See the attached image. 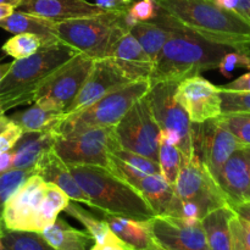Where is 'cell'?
Instances as JSON below:
<instances>
[{
  "label": "cell",
  "instance_id": "obj_1",
  "mask_svg": "<svg viewBox=\"0 0 250 250\" xmlns=\"http://www.w3.org/2000/svg\"><path fill=\"white\" fill-rule=\"evenodd\" d=\"M156 2L178 26L207 41L239 51L250 45V24L214 0H156Z\"/></svg>",
  "mask_w": 250,
  "mask_h": 250
},
{
  "label": "cell",
  "instance_id": "obj_2",
  "mask_svg": "<svg viewBox=\"0 0 250 250\" xmlns=\"http://www.w3.org/2000/svg\"><path fill=\"white\" fill-rule=\"evenodd\" d=\"M73 178L89 200V208L100 214L150 220L155 216L143 195L131 183L117 177L107 167L68 165Z\"/></svg>",
  "mask_w": 250,
  "mask_h": 250
},
{
  "label": "cell",
  "instance_id": "obj_3",
  "mask_svg": "<svg viewBox=\"0 0 250 250\" xmlns=\"http://www.w3.org/2000/svg\"><path fill=\"white\" fill-rule=\"evenodd\" d=\"M231 50L234 49L207 41L175 22L172 34L156 59L149 81L180 83L185 78L217 68L222 58Z\"/></svg>",
  "mask_w": 250,
  "mask_h": 250
},
{
  "label": "cell",
  "instance_id": "obj_4",
  "mask_svg": "<svg viewBox=\"0 0 250 250\" xmlns=\"http://www.w3.org/2000/svg\"><path fill=\"white\" fill-rule=\"evenodd\" d=\"M77 51L61 42L42 46L33 55L10 62L0 82V111L34 103L51 75Z\"/></svg>",
  "mask_w": 250,
  "mask_h": 250
},
{
  "label": "cell",
  "instance_id": "obj_5",
  "mask_svg": "<svg viewBox=\"0 0 250 250\" xmlns=\"http://www.w3.org/2000/svg\"><path fill=\"white\" fill-rule=\"evenodd\" d=\"M70 200L58 186L33 173L5 204L2 226L5 231L42 232L54 224Z\"/></svg>",
  "mask_w": 250,
  "mask_h": 250
},
{
  "label": "cell",
  "instance_id": "obj_6",
  "mask_svg": "<svg viewBox=\"0 0 250 250\" xmlns=\"http://www.w3.org/2000/svg\"><path fill=\"white\" fill-rule=\"evenodd\" d=\"M134 24L127 10L104 11L56 23L58 41L93 60L110 58L115 45Z\"/></svg>",
  "mask_w": 250,
  "mask_h": 250
},
{
  "label": "cell",
  "instance_id": "obj_7",
  "mask_svg": "<svg viewBox=\"0 0 250 250\" xmlns=\"http://www.w3.org/2000/svg\"><path fill=\"white\" fill-rule=\"evenodd\" d=\"M150 85L148 80L134 81L103 95L83 109L67 114L59 126V136L98 127L116 126L132 105L149 92Z\"/></svg>",
  "mask_w": 250,
  "mask_h": 250
},
{
  "label": "cell",
  "instance_id": "obj_8",
  "mask_svg": "<svg viewBox=\"0 0 250 250\" xmlns=\"http://www.w3.org/2000/svg\"><path fill=\"white\" fill-rule=\"evenodd\" d=\"M150 84L146 97L160 127V137L177 146L185 159L193 158L195 155L193 124L176 99L178 82L161 81Z\"/></svg>",
  "mask_w": 250,
  "mask_h": 250
},
{
  "label": "cell",
  "instance_id": "obj_9",
  "mask_svg": "<svg viewBox=\"0 0 250 250\" xmlns=\"http://www.w3.org/2000/svg\"><path fill=\"white\" fill-rule=\"evenodd\" d=\"M121 148L115 126L98 127L59 136L54 150L67 165H94L107 167L109 155Z\"/></svg>",
  "mask_w": 250,
  "mask_h": 250
},
{
  "label": "cell",
  "instance_id": "obj_10",
  "mask_svg": "<svg viewBox=\"0 0 250 250\" xmlns=\"http://www.w3.org/2000/svg\"><path fill=\"white\" fill-rule=\"evenodd\" d=\"M173 189L177 199L195 205L203 217L217 208L229 205L219 183L197 155L183 160Z\"/></svg>",
  "mask_w": 250,
  "mask_h": 250
},
{
  "label": "cell",
  "instance_id": "obj_11",
  "mask_svg": "<svg viewBox=\"0 0 250 250\" xmlns=\"http://www.w3.org/2000/svg\"><path fill=\"white\" fill-rule=\"evenodd\" d=\"M93 65V59L77 53L49 77L34 103L45 109L67 114Z\"/></svg>",
  "mask_w": 250,
  "mask_h": 250
},
{
  "label": "cell",
  "instance_id": "obj_12",
  "mask_svg": "<svg viewBox=\"0 0 250 250\" xmlns=\"http://www.w3.org/2000/svg\"><path fill=\"white\" fill-rule=\"evenodd\" d=\"M121 148L158 161L160 127L146 97L137 100L115 126Z\"/></svg>",
  "mask_w": 250,
  "mask_h": 250
},
{
  "label": "cell",
  "instance_id": "obj_13",
  "mask_svg": "<svg viewBox=\"0 0 250 250\" xmlns=\"http://www.w3.org/2000/svg\"><path fill=\"white\" fill-rule=\"evenodd\" d=\"M195 155L217 180L225 163L242 144L219 117L193 124ZM217 182V181H216Z\"/></svg>",
  "mask_w": 250,
  "mask_h": 250
},
{
  "label": "cell",
  "instance_id": "obj_14",
  "mask_svg": "<svg viewBox=\"0 0 250 250\" xmlns=\"http://www.w3.org/2000/svg\"><path fill=\"white\" fill-rule=\"evenodd\" d=\"M149 226L154 242L166 250H209L202 221L155 215Z\"/></svg>",
  "mask_w": 250,
  "mask_h": 250
},
{
  "label": "cell",
  "instance_id": "obj_15",
  "mask_svg": "<svg viewBox=\"0 0 250 250\" xmlns=\"http://www.w3.org/2000/svg\"><path fill=\"white\" fill-rule=\"evenodd\" d=\"M176 99L194 125L216 119L222 114L219 85L200 75L181 81L176 90Z\"/></svg>",
  "mask_w": 250,
  "mask_h": 250
},
{
  "label": "cell",
  "instance_id": "obj_16",
  "mask_svg": "<svg viewBox=\"0 0 250 250\" xmlns=\"http://www.w3.org/2000/svg\"><path fill=\"white\" fill-rule=\"evenodd\" d=\"M131 82L134 81H132L111 58L94 60V65L75 100L68 107L67 114L83 109L103 95Z\"/></svg>",
  "mask_w": 250,
  "mask_h": 250
},
{
  "label": "cell",
  "instance_id": "obj_17",
  "mask_svg": "<svg viewBox=\"0 0 250 250\" xmlns=\"http://www.w3.org/2000/svg\"><path fill=\"white\" fill-rule=\"evenodd\" d=\"M216 181L229 207L250 202L249 146H242L229 156Z\"/></svg>",
  "mask_w": 250,
  "mask_h": 250
},
{
  "label": "cell",
  "instance_id": "obj_18",
  "mask_svg": "<svg viewBox=\"0 0 250 250\" xmlns=\"http://www.w3.org/2000/svg\"><path fill=\"white\" fill-rule=\"evenodd\" d=\"M19 9L54 22L93 16L105 11L88 0H23Z\"/></svg>",
  "mask_w": 250,
  "mask_h": 250
},
{
  "label": "cell",
  "instance_id": "obj_19",
  "mask_svg": "<svg viewBox=\"0 0 250 250\" xmlns=\"http://www.w3.org/2000/svg\"><path fill=\"white\" fill-rule=\"evenodd\" d=\"M110 58L132 81L150 80L154 61L129 32L115 45Z\"/></svg>",
  "mask_w": 250,
  "mask_h": 250
},
{
  "label": "cell",
  "instance_id": "obj_20",
  "mask_svg": "<svg viewBox=\"0 0 250 250\" xmlns=\"http://www.w3.org/2000/svg\"><path fill=\"white\" fill-rule=\"evenodd\" d=\"M59 133L56 129L44 132H24L19 139L12 153V168L34 170L44 154L54 148Z\"/></svg>",
  "mask_w": 250,
  "mask_h": 250
},
{
  "label": "cell",
  "instance_id": "obj_21",
  "mask_svg": "<svg viewBox=\"0 0 250 250\" xmlns=\"http://www.w3.org/2000/svg\"><path fill=\"white\" fill-rule=\"evenodd\" d=\"M34 171L44 181L58 186L60 189H62L70 197L71 200L83 203V204L89 207V200H88L87 195L83 193L80 186L77 185L67 164L61 160L60 156L55 153L54 148L50 149L46 154H44L43 158L39 160V163L34 167Z\"/></svg>",
  "mask_w": 250,
  "mask_h": 250
},
{
  "label": "cell",
  "instance_id": "obj_22",
  "mask_svg": "<svg viewBox=\"0 0 250 250\" xmlns=\"http://www.w3.org/2000/svg\"><path fill=\"white\" fill-rule=\"evenodd\" d=\"M173 27V20L160 9L156 19L153 21L137 22L129 28V33L138 41L144 51L155 63L164 45L172 34Z\"/></svg>",
  "mask_w": 250,
  "mask_h": 250
},
{
  "label": "cell",
  "instance_id": "obj_23",
  "mask_svg": "<svg viewBox=\"0 0 250 250\" xmlns=\"http://www.w3.org/2000/svg\"><path fill=\"white\" fill-rule=\"evenodd\" d=\"M56 23L58 22L50 21L37 15L15 10L10 16L0 20V28L12 34H36L43 42V46H45L59 42L56 37Z\"/></svg>",
  "mask_w": 250,
  "mask_h": 250
},
{
  "label": "cell",
  "instance_id": "obj_24",
  "mask_svg": "<svg viewBox=\"0 0 250 250\" xmlns=\"http://www.w3.org/2000/svg\"><path fill=\"white\" fill-rule=\"evenodd\" d=\"M107 168L126 182H131L134 178L160 173L158 161L124 148L116 149L110 154Z\"/></svg>",
  "mask_w": 250,
  "mask_h": 250
},
{
  "label": "cell",
  "instance_id": "obj_25",
  "mask_svg": "<svg viewBox=\"0 0 250 250\" xmlns=\"http://www.w3.org/2000/svg\"><path fill=\"white\" fill-rule=\"evenodd\" d=\"M110 229L132 250H146L154 243L149 220H134L116 215L102 214Z\"/></svg>",
  "mask_w": 250,
  "mask_h": 250
},
{
  "label": "cell",
  "instance_id": "obj_26",
  "mask_svg": "<svg viewBox=\"0 0 250 250\" xmlns=\"http://www.w3.org/2000/svg\"><path fill=\"white\" fill-rule=\"evenodd\" d=\"M134 188L141 192L144 199L150 205L155 215H165L175 197L173 186L170 185L161 173L134 178L131 182Z\"/></svg>",
  "mask_w": 250,
  "mask_h": 250
},
{
  "label": "cell",
  "instance_id": "obj_27",
  "mask_svg": "<svg viewBox=\"0 0 250 250\" xmlns=\"http://www.w3.org/2000/svg\"><path fill=\"white\" fill-rule=\"evenodd\" d=\"M41 233L55 250H89L94 244L87 231L75 229L60 217Z\"/></svg>",
  "mask_w": 250,
  "mask_h": 250
},
{
  "label": "cell",
  "instance_id": "obj_28",
  "mask_svg": "<svg viewBox=\"0 0 250 250\" xmlns=\"http://www.w3.org/2000/svg\"><path fill=\"white\" fill-rule=\"evenodd\" d=\"M234 211L229 205L217 208L202 220L209 250H231V229L229 222Z\"/></svg>",
  "mask_w": 250,
  "mask_h": 250
},
{
  "label": "cell",
  "instance_id": "obj_29",
  "mask_svg": "<svg viewBox=\"0 0 250 250\" xmlns=\"http://www.w3.org/2000/svg\"><path fill=\"white\" fill-rule=\"evenodd\" d=\"M66 114L60 111L45 109L34 103V105L15 112L10 116L14 124H16L22 132H44L56 129L65 119Z\"/></svg>",
  "mask_w": 250,
  "mask_h": 250
},
{
  "label": "cell",
  "instance_id": "obj_30",
  "mask_svg": "<svg viewBox=\"0 0 250 250\" xmlns=\"http://www.w3.org/2000/svg\"><path fill=\"white\" fill-rule=\"evenodd\" d=\"M63 211L83 225L85 231L94 239V243L128 247L110 229L109 225L106 224V221L104 219H99L93 212H89L88 210H85L84 208L78 204V202L70 200V203H68V205L65 208Z\"/></svg>",
  "mask_w": 250,
  "mask_h": 250
},
{
  "label": "cell",
  "instance_id": "obj_31",
  "mask_svg": "<svg viewBox=\"0 0 250 250\" xmlns=\"http://www.w3.org/2000/svg\"><path fill=\"white\" fill-rule=\"evenodd\" d=\"M1 244L2 250H55L41 232L4 231Z\"/></svg>",
  "mask_w": 250,
  "mask_h": 250
},
{
  "label": "cell",
  "instance_id": "obj_32",
  "mask_svg": "<svg viewBox=\"0 0 250 250\" xmlns=\"http://www.w3.org/2000/svg\"><path fill=\"white\" fill-rule=\"evenodd\" d=\"M183 160H185V156L181 153L180 149L160 137L158 163L160 166V173L170 185H175L181 167H182Z\"/></svg>",
  "mask_w": 250,
  "mask_h": 250
},
{
  "label": "cell",
  "instance_id": "obj_33",
  "mask_svg": "<svg viewBox=\"0 0 250 250\" xmlns=\"http://www.w3.org/2000/svg\"><path fill=\"white\" fill-rule=\"evenodd\" d=\"M43 46V42L36 34L19 33L7 39L1 46V50L15 60L28 58Z\"/></svg>",
  "mask_w": 250,
  "mask_h": 250
},
{
  "label": "cell",
  "instance_id": "obj_34",
  "mask_svg": "<svg viewBox=\"0 0 250 250\" xmlns=\"http://www.w3.org/2000/svg\"><path fill=\"white\" fill-rule=\"evenodd\" d=\"M33 173H36L34 170H19V168H11L6 172L0 173V231H5L2 226V211L5 204L14 194L15 190Z\"/></svg>",
  "mask_w": 250,
  "mask_h": 250
},
{
  "label": "cell",
  "instance_id": "obj_35",
  "mask_svg": "<svg viewBox=\"0 0 250 250\" xmlns=\"http://www.w3.org/2000/svg\"><path fill=\"white\" fill-rule=\"evenodd\" d=\"M220 119L242 144L250 146V112L222 114Z\"/></svg>",
  "mask_w": 250,
  "mask_h": 250
},
{
  "label": "cell",
  "instance_id": "obj_36",
  "mask_svg": "<svg viewBox=\"0 0 250 250\" xmlns=\"http://www.w3.org/2000/svg\"><path fill=\"white\" fill-rule=\"evenodd\" d=\"M220 95L222 114L250 112V92H233L220 88Z\"/></svg>",
  "mask_w": 250,
  "mask_h": 250
},
{
  "label": "cell",
  "instance_id": "obj_37",
  "mask_svg": "<svg viewBox=\"0 0 250 250\" xmlns=\"http://www.w3.org/2000/svg\"><path fill=\"white\" fill-rule=\"evenodd\" d=\"M231 250H250V221L234 214L229 222Z\"/></svg>",
  "mask_w": 250,
  "mask_h": 250
},
{
  "label": "cell",
  "instance_id": "obj_38",
  "mask_svg": "<svg viewBox=\"0 0 250 250\" xmlns=\"http://www.w3.org/2000/svg\"><path fill=\"white\" fill-rule=\"evenodd\" d=\"M237 68H247V70H250V55L244 53V51L239 50L229 51L222 58L217 70L221 72L222 76L229 78L233 75V72Z\"/></svg>",
  "mask_w": 250,
  "mask_h": 250
},
{
  "label": "cell",
  "instance_id": "obj_39",
  "mask_svg": "<svg viewBox=\"0 0 250 250\" xmlns=\"http://www.w3.org/2000/svg\"><path fill=\"white\" fill-rule=\"evenodd\" d=\"M159 10L160 7L156 0H138L127 9V12L132 21L137 23V22L153 21L158 16Z\"/></svg>",
  "mask_w": 250,
  "mask_h": 250
},
{
  "label": "cell",
  "instance_id": "obj_40",
  "mask_svg": "<svg viewBox=\"0 0 250 250\" xmlns=\"http://www.w3.org/2000/svg\"><path fill=\"white\" fill-rule=\"evenodd\" d=\"M22 134H23L22 129L11 121L7 128L0 133V154L11 151Z\"/></svg>",
  "mask_w": 250,
  "mask_h": 250
},
{
  "label": "cell",
  "instance_id": "obj_41",
  "mask_svg": "<svg viewBox=\"0 0 250 250\" xmlns=\"http://www.w3.org/2000/svg\"><path fill=\"white\" fill-rule=\"evenodd\" d=\"M217 5L243 17L250 24V0H214Z\"/></svg>",
  "mask_w": 250,
  "mask_h": 250
},
{
  "label": "cell",
  "instance_id": "obj_42",
  "mask_svg": "<svg viewBox=\"0 0 250 250\" xmlns=\"http://www.w3.org/2000/svg\"><path fill=\"white\" fill-rule=\"evenodd\" d=\"M134 0H94V4L105 11H122L127 10Z\"/></svg>",
  "mask_w": 250,
  "mask_h": 250
},
{
  "label": "cell",
  "instance_id": "obj_43",
  "mask_svg": "<svg viewBox=\"0 0 250 250\" xmlns=\"http://www.w3.org/2000/svg\"><path fill=\"white\" fill-rule=\"evenodd\" d=\"M220 88L225 90H233V92H250V70L249 72L239 76L232 82L220 85Z\"/></svg>",
  "mask_w": 250,
  "mask_h": 250
},
{
  "label": "cell",
  "instance_id": "obj_44",
  "mask_svg": "<svg viewBox=\"0 0 250 250\" xmlns=\"http://www.w3.org/2000/svg\"><path fill=\"white\" fill-rule=\"evenodd\" d=\"M232 210L234 211V214L238 215L242 219H246L250 221V202L241 203V204H237L231 207Z\"/></svg>",
  "mask_w": 250,
  "mask_h": 250
},
{
  "label": "cell",
  "instance_id": "obj_45",
  "mask_svg": "<svg viewBox=\"0 0 250 250\" xmlns=\"http://www.w3.org/2000/svg\"><path fill=\"white\" fill-rule=\"evenodd\" d=\"M12 168V153L7 151V153L0 154V173H4L6 171Z\"/></svg>",
  "mask_w": 250,
  "mask_h": 250
},
{
  "label": "cell",
  "instance_id": "obj_46",
  "mask_svg": "<svg viewBox=\"0 0 250 250\" xmlns=\"http://www.w3.org/2000/svg\"><path fill=\"white\" fill-rule=\"evenodd\" d=\"M89 250H132L128 247L112 246V244H97L94 243Z\"/></svg>",
  "mask_w": 250,
  "mask_h": 250
},
{
  "label": "cell",
  "instance_id": "obj_47",
  "mask_svg": "<svg viewBox=\"0 0 250 250\" xmlns=\"http://www.w3.org/2000/svg\"><path fill=\"white\" fill-rule=\"evenodd\" d=\"M10 124H11V120H10V117L6 116V115H5V112L0 111V133H1V132H4Z\"/></svg>",
  "mask_w": 250,
  "mask_h": 250
},
{
  "label": "cell",
  "instance_id": "obj_48",
  "mask_svg": "<svg viewBox=\"0 0 250 250\" xmlns=\"http://www.w3.org/2000/svg\"><path fill=\"white\" fill-rule=\"evenodd\" d=\"M16 9L9 5H0V20H4L5 17L10 16Z\"/></svg>",
  "mask_w": 250,
  "mask_h": 250
},
{
  "label": "cell",
  "instance_id": "obj_49",
  "mask_svg": "<svg viewBox=\"0 0 250 250\" xmlns=\"http://www.w3.org/2000/svg\"><path fill=\"white\" fill-rule=\"evenodd\" d=\"M22 2H23V0H0V5H9L14 9H19Z\"/></svg>",
  "mask_w": 250,
  "mask_h": 250
},
{
  "label": "cell",
  "instance_id": "obj_50",
  "mask_svg": "<svg viewBox=\"0 0 250 250\" xmlns=\"http://www.w3.org/2000/svg\"><path fill=\"white\" fill-rule=\"evenodd\" d=\"M10 68V63H0V82L2 81V78L5 77V75L7 73Z\"/></svg>",
  "mask_w": 250,
  "mask_h": 250
},
{
  "label": "cell",
  "instance_id": "obj_51",
  "mask_svg": "<svg viewBox=\"0 0 250 250\" xmlns=\"http://www.w3.org/2000/svg\"><path fill=\"white\" fill-rule=\"evenodd\" d=\"M146 250H166V249H164V248H161L160 246H159V244H156L155 242H154L153 244H151L150 247H149L148 249H146Z\"/></svg>",
  "mask_w": 250,
  "mask_h": 250
},
{
  "label": "cell",
  "instance_id": "obj_52",
  "mask_svg": "<svg viewBox=\"0 0 250 250\" xmlns=\"http://www.w3.org/2000/svg\"><path fill=\"white\" fill-rule=\"evenodd\" d=\"M244 53H247V54H248V55H250V45L249 46H247V48L246 49H244Z\"/></svg>",
  "mask_w": 250,
  "mask_h": 250
},
{
  "label": "cell",
  "instance_id": "obj_53",
  "mask_svg": "<svg viewBox=\"0 0 250 250\" xmlns=\"http://www.w3.org/2000/svg\"><path fill=\"white\" fill-rule=\"evenodd\" d=\"M1 234H2V231H0V250L2 249V244H1Z\"/></svg>",
  "mask_w": 250,
  "mask_h": 250
},
{
  "label": "cell",
  "instance_id": "obj_54",
  "mask_svg": "<svg viewBox=\"0 0 250 250\" xmlns=\"http://www.w3.org/2000/svg\"><path fill=\"white\" fill-rule=\"evenodd\" d=\"M1 250H2V249H1Z\"/></svg>",
  "mask_w": 250,
  "mask_h": 250
}]
</instances>
